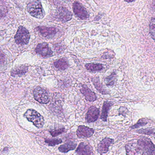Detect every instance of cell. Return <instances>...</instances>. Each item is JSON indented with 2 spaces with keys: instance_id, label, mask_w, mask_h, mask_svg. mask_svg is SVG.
<instances>
[{
  "instance_id": "1",
  "label": "cell",
  "mask_w": 155,
  "mask_h": 155,
  "mask_svg": "<svg viewBox=\"0 0 155 155\" xmlns=\"http://www.w3.org/2000/svg\"><path fill=\"white\" fill-rule=\"evenodd\" d=\"M24 117L38 128H42L45 124L44 117L33 109H28L24 113Z\"/></svg>"
},
{
  "instance_id": "2",
  "label": "cell",
  "mask_w": 155,
  "mask_h": 155,
  "mask_svg": "<svg viewBox=\"0 0 155 155\" xmlns=\"http://www.w3.org/2000/svg\"><path fill=\"white\" fill-rule=\"evenodd\" d=\"M28 12L32 17L38 19H42L45 16V12L39 1L31 2L27 6Z\"/></svg>"
},
{
  "instance_id": "3",
  "label": "cell",
  "mask_w": 155,
  "mask_h": 155,
  "mask_svg": "<svg viewBox=\"0 0 155 155\" xmlns=\"http://www.w3.org/2000/svg\"><path fill=\"white\" fill-rule=\"evenodd\" d=\"M137 145L142 154H155V146L149 139H140L137 141Z\"/></svg>"
},
{
  "instance_id": "4",
  "label": "cell",
  "mask_w": 155,
  "mask_h": 155,
  "mask_svg": "<svg viewBox=\"0 0 155 155\" xmlns=\"http://www.w3.org/2000/svg\"><path fill=\"white\" fill-rule=\"evenodd\" d=\"M30 38V34L28 31L22 26H20L15 36L16 43L18 45H27Z\"/></svg>"
},
{
  "instance_id": "5",
  "label": "cell",
  "mask_w": 155,
  "mask_h": 155,
  "mask_svg": "<svg viewBox=\"0 0 155 155\" xmlns=\"http://www.w3.org/2000/svg\"><path fill=\"white\" fill-rule=\"evenodd\" d=\"M33 96L37 101L41 104H47L49 102L48 92L46 90L40 87H38L33 90Z\"/></svg>"
},
{
  "instance_id": "6",
  "label": "cell",
  "mask_w": 155,
  "mask_h": 155,
  "mask_svg": "<svg viewBox=\"0 0 155 155\" xmlns=\"http://www.w3.org/2000/svg\"><path fill=\"white\" fill-rule=\"evenodd\" d=\"M37 54L41 55L43 58H49L53 55V51L47 43H41L38 44L36 48Z\"/></svg>"
},
{
  "instance_id": "7",
  "label": "cell",
  "mask_w": 155,
  "mask_h": 155,
  "mask_svg": "<svg viewBox=\"0 0 155 155\" xmlns=\"http://www.w3.org/2000/svg\"><path fill=\"white\" fill-rule=\"evenodd\" d=\"M73 10L75 15L80 19L86 20L89 17L87 11L79 2H76L73 3Z\"/></svg>"
},
{
  "instance_id": "8",
  "label": "cell",
  "mask_w": 155,
  "mask_h": 155,
  "mask_svg": "<svg viewBox=\"0 0 155 155\" xmlns=\"http://www.w3.org/2000/svg\"><path fill=\"white\" fill-rule=\"evenodd\" d=\"M72 17L71 12L66 8L61 7L57 10V18L60 21L63 22H67L70 20Z\"/></svg>"
},
{
  "instance_id": "9",
  "label": "cell",
  "mask_w": 155,
  "mask_h": 155,
  "mask_svg": "<svg viewBox=\"0 0 155 155\" xmlns=\"http://www.w3.org/2000/svg\"><path fill=\"white\" fill-rule=\"evenodd\" d=\"M94 133V130L92 128L81 125L78 127L77 135L79 138H85L91 137Z\"/></svg>"
},
{
  "instance_id": "10",
  "label": "cell",
  "mask_w": 155,
  "mask_h": 155,
  "mask_svg": "<svg viewBox=\"0 0 155 155\" xmlns=\"http://www.w3.org/2000/svg\"><path fill=\"white\" fill-rule=\"evenodd\" d=\"M99 114V109L95 106H91L86 114V121L88 123L95 122L97 120Z\"/></svg>"
},
{
  "instance_id": "11",
  "label": "cell",
  "mask_w": 155,
  "mask_h": 155,
  "mask_svg": "<svg viewBox=\"0 0 155 155\" xmlns=\"http://www.w3.org/2000/svg\"><path fill=\"white\" fill-rule=\"evenodd\" d=\"M37 31L44 38H51L57 33V31L54 28H48L46 27H38L36 28Z\"/></svg>"
},
{
  "instance_id": "12",
  "label": "cell",
  "mask_w": 155,
  "mask_h": 155,
  "mask_svg": "<svg viewBox=\"0 0 155 155\" xmlns=\"http://www.w3.org/2000/svg\"><path fill=\"white\" fill-rule=\"evenodd\" d=\"M113 141V140L110 138L106 137L103 139L98 145L97 149L98 152L100 154L107 153L108 151L109 147Z\"/></svg>"
},
{
  "instance_id": "13",
  "label": "cell",
  "mask_w": 155,
  "mask_h": 155,
  "mask_svg": "<svg viewBox=\"0 0 155 155\" xmlns=\"http://www.w3.org/2000/svg\"><path fill=\"white\" fill-rule=\"evenodd\" d=\"M80 91L82 93V95L84 96L86 100L87 101H95L97 100V96L96 94L90 89L87 85H82L81 87Z\"/></svg>"
},
{
  "instance_id": "14",
  "label": "cell",
  "mask_w": 155,
  "mask_h": 155,
  "mask_svg": "<svg viewBox=\"0 0 155 155\" xmlns=\"http://www.w3.org/2000/svg\"><path fill=\"white\" fill-rule=\"evenodd\" d=\"M76 153L78 155H93L92 147L88 143L81 142L76 150Z\"/></svg>"
},
{
  "instance_id": "15",
  "label": "cell",
  "mask_w": 155,
  "mask_h": 155,
  "mask_svg": "<svg viewBox=\"0 0 155 155\" xmlns=\"http://www.w3.org/2000/svg\"><path fill=\"white\" fill-rule=\"evenodd\" d=\"M77 143H75L74 141L70 140L63 145L60 146L59 147L58 150L60 152L66 153L70 150L75 149L77 147Z\"/></svg>"
},
{
  "instance_id": "16",
  "label": "cell",
  "mask_w": 155,
  "mask_h": 155,
  "mask_svg": "<svg viewBox=\"0 0 155 155\" xmlns=\"http://www.w3.org/2000/svg\"><path fill=\"white\" fill-rule=\"evenodd\" d=\"M112 105H113V103L111 101H106L103 103L102 112H101V119L103 121H107L108 112Z\"/></svg>"
},
{
  "instance_id": "17",
  "label": "cell",
  "mask_w": 155,
  "mask_h": 155,
  "mask_svg": "<svg viewBox=\"0 0 155 155\" xmlns=\"http://www.w3.org/2000/svg\"><path fill=\"white\" fill-rule=\"evenodd\" d=\"M94 87H95L97 90L102 94L106 95L109 94L108 92L104 88L103 85L101 83L100 79L98 77H95L91 80Z\"/></svg>"
},
{
  "instance_id": "18",
  "label": "cell",
  "mask_w": 155,
  "mask_h": 155,
  "mask_svg": "<svg viewBox=\"0 0 155 155\" xmlns=\"http://www.w3.org/2000/svg\"><path fill=\"white\" fill-rule=\"evenodd\" d=\"M54 66L55 68L60 70L64 71L68 68L69 65L68 61L66 58H61L54 61Z\"/></svg>"
},
{
  "instance_id": "19",
  "label": "cell",
  "mask_w": 155,
  "mask_h": 155,
  "mask_svg": "<svg viewBox=\"0 0 155 155\" xmlns=\"http://www.w3.org/2000/svg\"><path fill=\"white\" fill-rule=\"evenodd\" d=\"M28 71V67L25 65H22L14 69L12 71L11 74L12 77L21 76L25 75Z\"/></svg>"
},
{
  "instance_id": "20",
  "label": "cell",
  "mask_w": 155,
  "mask_h": 155,
  "mask_svg": "<svg viewBox=\"0 0 155 155\" xmlns=\"http://www.w3.org/2000/svg\"><path fill=\"white\" fill-rule=\"evenodd\" d=\"M117 74L116 72H113L110 76L105 78L104 82L107 86H112L115 85L117 81Z\"/></svg>"
},
{
  "instance_id": "21",
  "label": "cell",
  "mask_w": 155,
  "mask_h": 155,
  "mask_svg": "<svg viewBox=\"0 0 155 155\" xmlns=\"http://www.w3.org/2000/svg\"><path fill=\"white\" fill-rule=\"evenodd\" d=\"M85 68L89 71H101L103 69V66L101 64L98 63H87L85 65Z\"/></svg>"
},
{
  "instance_id": "22",
  "label": "cell",
  "mask_w": 155,
  "mask_h": 155,
  "mask_svg": "<svg viewBox=\"0 0 155 155\" xmlns=\"http://www.w3.org/2000/svg\"><path fill=\"white\" fill-rule=\"evenodd\" d=\"M44 140H45V143H47L48 146H51V147L61 144L62 142V140L59 138H45Z\"/></svg>"
},
{
  "instance_id": "23",
  "label": "cell",
  "mask_w": 155,
  "mask_h": 155,
  "mask_svg": "<svg viewBox=\"0 0 155 155\" xmlns=\"http://www.w3.org/2000/svg\"><path fill=\"white\" fill-rule=\"evenodd\" d=\"M149 30L151 38L155 41V17H153L150 21Z\"/></svg>"
},
{
  "instance_id": "24",
  "label": "cell",
  "mask_w": 155,
  "mask_h": 155,
  "mask_svg": "<svg viewBox=\"0 0 155 155\" xmlns=\"http://www.w3.org/2000/svg\"><path fill=\"white\" fill-rule=\"evenodd\" d=\"M148 123V120L145 118H142L140 119L137 124L131 126L130 128L132 129L137 128L140 127L145 126Z\"/></svg>"
},
{
  "instance_id": "25",
  "label": "cell",
  "mask_w": 155,
  "mask_h": 155,
  "mask_svg": "<svg viewBox=\"0 0 155 155\" xmlns=\"http://www.w3.org/2000/svg\"><path fill=\"white\" fill-rule=\"evenodd\" d=\"M65 131V129L64 128L52 130H50L49 132L51 135L53 137H56L62 133H64Z\"/></svg>"
},
{
  "instance_id": "26",
  "label": "cell",
  "mask_w": 155,
  "mask_h": 155,
  "mask_svg": "<svg viewBox=\"0 0 155 155\" xmlns=\"http://www.w3.org/2000/svg\"><path fill=\"white\" fill-rule=\"evenodd\" d=\"M137 132L139 133H141V134H146V135H151L153 133V130L151 129H142L139 130H137Z\"/></svg>"
},
{
  "instance_id": "27",
  "label": "cell",
  "mask_w": 155,
  "mask_h": 155,
  "mask_svg": "<svg viewBox=\"0 0 155 155\" xmlns=\"http://www.w3.org/2000/svg\"><path fill=\"white\" fill-rule=\"evenodd\" d=\"M135 0H125V1L127 2H133L135 1Z\"/></svg>"
},
{
  "instance_id": "28",
  "label": "cell",
  "mask_w": 155,
  "mask_h": 155,
  "mask_svg": "<svg viewBox=\"0 0 155 155\" xmlns=\"http://www.w3.org/2000/svg\"><path fill=\"white\" fill-rule=\"evenodd\" d=\"M153 6H154V8H155V1H154V2H153Z\"/></svg>"
},
{
  "instance_id": "29",
  "label": "cell",
  "mask_w": 155,
  "mask_h": 155,
  "mask_svg": "<svg viewBox=\"0 0 155 155\" xmlns=\"http://www.w3.org/2000/svg\"><path fill=\"white\" fill-rule=\"evenodd\" d=\"M154 136H155V133H154Z\"/></svg>"
}]
</instances>
